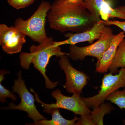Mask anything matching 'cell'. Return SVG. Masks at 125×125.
I'll use <instances>...</instances> for the list:
<instances>
[{
    "mask_svg": "<svg viewBox=\"0 0 125 125\" xmlns=\"http://www.w3.org/2000/svg\"><path fill=\"white\" fill-rule=\"evenodd\" d=\"M122 88H125V66L121 68L118 74L115 75L111 72L105 74L97 94L90 97H82V99L88 107L94 108L104 103L110 94Z\"/></svg>",
    "mask_w": 125,
    "mask_h": 125,
    "instance_id": "obj_6",
    "label": "cell"
},
{
    "mask_svg": "<svg viewBox=\"0 0 125 125\" xmlns=\"http://www.w3.org/2000/svg\"><path fill=\"white\" fill-rule=\"evenodd\" d=\"M115 35L110 27L105 25L102 30L100 38L96 42L85 47L70 45L68 56L74 61H83L87 56H92L97 58V64L104 53L110 46Z\"/></svg>",
    "mask_w": 125,
    "mask_h": 125,
    "instance_id": "obj_4",
    "label": "cell"
},
{
    "mask_svg": "<svg viewBox=\"0 0 125 125\" xmlns=\"http://www.w3.org/2000/svg\"><path fill=\"white\" fill-rule=\"evenodd\" d=\"M51 114L52 119L47 120L46 119L40 120L34 122L32 125H75V122L79 118L75 117L74 119L68 120L62 117L60 113L59 108L52 109L50 112Z\"/></svg>",
    "mask_w": 125,
    "mask_h": 125,
    "instance_id": "obj_14",
    "label": "cell"
},
{
    "mask_svg": "<svg viewBox=\"0 0 125 125\" xmlns=\"http://www.w3.org/2000/svg\"><path fill=\"white\" fill-rule=\"evenodd\" d=\"M88 10L98 19L107 21L117 18L125 20V6L113 8L107 0H84Z\"/></svg>",
    "mask_w": 125,
    "mask_h": 125,
    "instance_id": "obj_10",
    "label": "cell"
},
{
    "mask_svg": "<svg viewBox=\"0 0 125 125\" xmlns=\"http://www.w3.org/2000/svg\"><path fill=\"white\" fill-rule=\"evenodd\" d=\"M47 20L52 29L78 33L88 31L101 20L88 10L84 0H55L51 5Z\"/></svg>",
    "mask_w": 125,
    "mask_h": 125,
    "instance_id": "obj_1",
    "label": "cell"
},
{
    "mask_svg": "<svg viewBox=\"0 0 125 125\" xmlns=\"http://www.w3.org/2000/svg\"><path fill=\"white\" fill-rule=\"evenodd\" d=\"M93 109L90 114L81 116L75 125H103L104 117L106 114L110 113L114 108L109 103H104Z\"/></svg>",
    "mask_w": 125,
    "mask_h": 125,
    "instance_id": "obj_13",
    "label": "cell"
},
{
    "mask_svg": "<svg viewBox=\"0 0 125 125\" xmlns=\"http://www.w3.org/2000/svg\"><path fill=\"white\" fill-rule=\"evenodd\" d=\"M25 35L15 27H9L4 24L0 25V45L8 54H13L21 51L26 42Z\"/></svg>",
    "mask_w": 125,
    "mask_h": 125,
    "instance_id": "obj_9",
    "label": "cell"
},
{
    "mask_svg": "<svg viewBox=\"0 0 125 125\" xmlns=\"http://www.w3.org/2000/svg\"><path fill=\"white\" fill-rule=\"evenodd\" d=\"M31 91L34 93L36 102L40 103L44 109V111L46 113L50 114L51 109L55 108L69 110L81 116L86 115L91 113L89 108L81 97V94H73L71 97H69L62 94L60 90L56 89L51 94L52 96L56 99V102L47 104L40 101L37 94L32 89H31Z\"/></svg>",
    "mask_w": 125,
    "mask_h": 125,
    "instance_id": "obj_5",
    "label": "cell"
},
{
    "mask_svg": "<svg viewBox=\"0 0 125 125\" xmlns=\"http://www.w3.org/2000/svg\"><path fill=\"white\" fill-rule=\"evenodd\" d=\"M8 72L6 71H1L0 75V101L1 103H3L6 102V99L9 97L11 98L14 101L17 100V97L15 94L9 90L7 89L4 87L1 83L4 80V75L8 73Z\"/></svg>",
    "mask_w": 125,
    "mask_h": 125,
    "instance_id": "obj_17",
    "label": "cell"
},
{
    "mask_svg": "<svg viewBox=\"0 0 125 125\" xmlns=\"http://www.w3.org/2000/svg\"><path fill=\"white\" fill-rule=\"evenodd\" d=\"M123 31L115 35L108 49L104 53L98 64H96V71L101 73H106L109 69L121 42L125 38Z\"/></svg>",
    "mask_w": 125,
    "mask_h": 125,
    "instance_id": "obj_12",
    "label": "cell"
},
{
    "mask_svg": "<svg viewBox=\"0 0 125 125\" xmlns=\"http://www.w3.org/2000/svg\"><path fill=\"white\" fill-rule=\"evenodd\" d=\"M105 26H109L114 25L120 29L125 33V21H121L116 20H108L105 21L101 20L99 21Z\"/></svg>",
    "mask_w": 125,
    "mask_h": 125,
    "instance_id": "obj_19",
    "label": "cell"
},
{
    "mask_svg": "<svg viewBox=\"0 0 125 125\" xmlns=\"http://www.w3.org/2000/svg\"><path fill=\"white\" fill-rule=\"evenodd\" d=\"M21 72L18 74V79L14 81V85L13 87V91L18 94L21 99V102L17 106L11 103L7 107L1 108L3 110L18 109L28 113V117L36 122L40 120L46 119L42 115L37 109L35 105L34 96L27 89L24 80L22 79Z\"/></svg>",
    "mask_w": 125,
    "mask_h": 125,
    "instance_id": "obj_7",
    "label": "cell"
},
{
    "mask_svg": "<svg viewBox=\"0 0 125 125\" xmlns=\"http://www.w3.org/2000/svg\"><path fill=\"white\" fill-rule=\"evenodd\" d=\"M68 56L60 57L58 64L66 75L64 88L70 93L81 94L84 87L87 85L88 76L83 72L75 69L69 62Z\"/></svg>",
    "mask_w": 125,
    "mask_h": 125,
    "instance_id": "obj_8",
    "label": "cell"
},
{
    "mask_svg": "<svg viewBox=\"0 0 125 125\" xmlns=\"http://www.w3.org/2000/svg\"><path fill=\"white\" fill-rule=\"evenodd\" d=\"M51 5L42 1L31 17L26 20L18 18L16 20L14 27L25 36L33 40L41 43L48 38L45 29V24Z\"/></svg>",
    "mask_w": 125,
    "mask_h": 125,
    "instance_id": "obj_3",
    "label": "cell"
},
{
    "mask_svg": "<svg viewBox=\"0 0 125 125\" xmlns=\"http://www.w3.org/2000/svg\"><path fill=\"white\" fill-rule=\"evenodd\" d=\"M106 100L116 104L121 109H125V88L122 91L117 90L113 93L108 97ZM123 122L125 125V119Z\"/></svg>",
    "mask_w": 125,
    "mask_h": 125,
    "instance_id": "obj_16",
    "label": "cell"
},
{
    "mask_svg": "<svg viewBox=\"0 0 125 125\" xmlns=\"http://www.w3.org/2000/svg\"><path fill=\"white\" fill-rule=\"evenodd\" d=\"M105 25L100 22L97 23L92 28L88 31L78 33H67L65 34L66 40L58 42L59 46L64 45H75L80 42H88L93 43L96 40L100 38L102 30Z\"/></svg>",
    "mask_w": 125,
    "mask_h": 125,
    "instance_id": "obj_11",
    "label": "cell"
},
{
    "mask_svg": "<svg viewBox=\"0 0 125 125\" xmlns=\"http://www.w3.org/2000/svg\"><path fill=\"white\" fill-rule=\"evenodd\" d=\"M29 49L30 53L22 52L20 55L21 65L23 69H28L32 63L45 78L47 88H54L58 84V82H52L46 74V67L49 60L52 56L60 57L64 55L68 56L69 53L62 52L58 42L54 41L51 37L48 38L38 46L32 45Z\"/></svg>",
    "mask_w": 125,
    "mask_h": 125,
    "instance_id": "obj_2",
    "label": "cell"
},
{
    "mask_svg": "<svg viewBox=\"0 0 125 125\" xmlns=\"http://www.w3.org/2000/svg\"><path fill=\"white\" fill-rule=\"evenodd\" d=\"M36 0H7L8 3L12 7L17 10L28 7Z\"/></svg>",
    "mask_w": 125,
    "mask_h": 125,
    "instance_id": "obj_18",
    "label": "cell"
},
{
    "mask_svg": "<svg viewBox=\"0 0 125 125\" xmlns=\"http://www.w3.org/2000/svg\"><path fill=\"white\" fill-rule=\"evenodd\" d=\"M125 66V38L118 45L109 70L112 73L118 72V68Z\"/></svg>",
    "mask_w": 125,
    "mask_h": 125,
    "instance_id": "obj_15",
    "label": "cell"
}]
</instances>
